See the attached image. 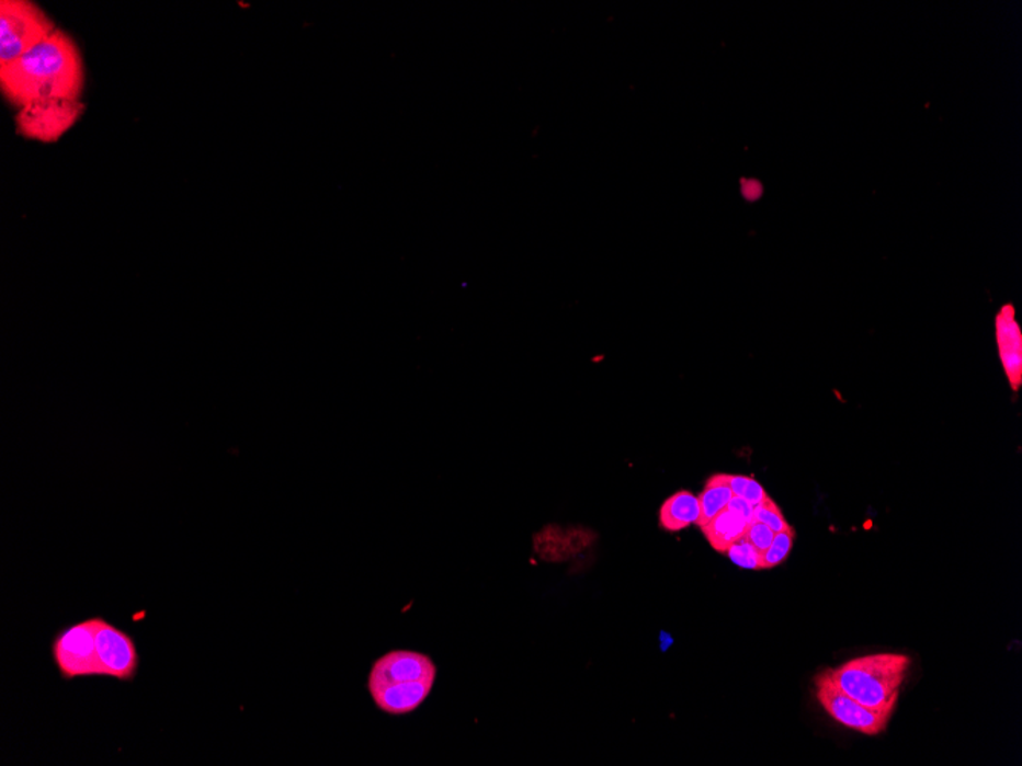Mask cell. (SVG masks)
<instances>
[{"instance_id": "1", "label": "cell", "mask_w": 1022, "mask_h": 766, "mask_svg": "<svg viewBox=\"0 0 1022 766\" xmlns=\"http://www.w3.org/2000/svg\"><path fill=\"white\" fill-rule=\"evenodd\" d=\"M83 83L79 48L59 28L18 60L0 66L3 95L21 110L38 102L79 100Z\"/></svg>"}, {"instance_id": "2", "label": "cell", "mask_w": 1022, "mask_h": 766, "mask_svg": "<svg viewBox=\"0 0 1022 766\" xmlns=\"http://www.w3.org/2000/svg\"><path fill=\"white\" fill-rule=\"evenodd\" d=\"M439 668L431 656L412 650H393L373 664L367 690L383 713H413L429 698Z\"/></svg>"}, {"instance_id": "3", "label": "cell", "mask_w": 1022, "mask_h": 766, "mask_svg": "<svg viewBox=\"0 0 1022 766\" xmlns=\"http://www.w3.org/2000/svg\"><path fill=\"white\" fill-rule=\"evenodd\" d=\"M909 667L911 658L904 653H873L827 672L832 683L854 701L893 716Z\"/></svg>"}, {"instance_id": "4", "label": "cell", "mask_w": 1022, "mask_h": 766, "mask_svg": "<svg viewBox=\"0 0 1022 766\" xmlns=\"http://www.w3.org/2000/svg\"><path fill=\"white\" fill-rule=\"evenodd\" d=\"M56 30L54 22L29 0L0 2V66L18 60Z\"/></svg>"}, {"instance_id": "5", "label": "cell", "mask_w": 1022, "mask_h": 766, "mask_svg": "<svg viewBox=\"0 0 1022 766\" xmlns=\"http://www.w3.org/2000/svg\"><path fill=\"white\" fill-rule=\"evenodd\" d=\"M95 617L65 626L54 636L52 658L61 679L104 678V671L96 655Z\"/></svg>"}, {"instance_id": "6", "label": "cell", "mask_w": 1022, "mask_h": 766, "mask_svg": "<svg viewBox=\"0 0 1022 766\" xmlns=\"http://www.w3.org/2000/svg\"><path fill=\"white\" fill-rule=\"evenodd\" d=\"M816 698H818L827 714H830V718L834 719L836 722L847 727V729L866 734V736H877V734L884 733L889 721H892V714L870 710V708L863 707L862 704L843 694L832 683L827 671L816 676Z\"/></svg>"}, {"instance_id": "7", "label": "cell", "mask_w": 1022, "mask_h": 766, "mask_svg": "<svg viewBox=\"0 0 1022 766\" xmlns=\"http://www.w3.org/2000/svg\"><path fill=\"white\" fill-rule=\"evenodd\" d=\"M95 645L104 678L134 683L141 658L137 642L129 632L107 621L102 615H96Z\"/></svg>"}, {"instance_id": "8", "label": "cell", "mask_w": 1022, "mask_h": 766, "mask_svg": "<svg viewBox=\"0 0 1022 766\" xmlns=\"http://www.w3.org/2000/svg\"><path fill=\"white\" fill-rule=\"evenodd\" d=\"M84 106L80 100H53L38 102L22 107L15 118L19 134L37 141H57L83 114Z\"/></svg>"}, {"instance_id": "9", "label": "cell", "mask_w": 1022, "mask_h": 766, "mask_svg": "<svg viewBox=\"0 0 1022 766\" xmlns=\"http://www.w3.org/2000/svg\"><path fill=\"white\" fill-rule=\"evenodd\" d=\"M997 343L1006 377L1013 392H1017L1022 385V335L1012 305H1006L998 312Z\"/></svg>"}, {"instance_id": "10", "label": "cell", "mask_w": 1022, "mask_h": 766, "mask_svg": "<svg viewBox=\"0 0 1022 766\" xmlns=\"http://www.w3.org/2000/svg\"><path fill=\"white\" fill-rule=\"evenodd\" d=\"M700 501L692 491L681 490L663 502L658 511V524L668 533H679L699 524Z\"/></svg>"}, {"instance_id": "11", "label": "cell", "mask_w": 1022, "mask_h": 766, "mask_svg": "<svg viewBox=\"0 0 1022 766\" xmlns=\"http://www.w3.org/2000/svg\"><path fill=\"white\" fill-rule=\"evenodd\" d=\"M747 522L745 518L735 514L734 511L724 510L716 514L708 524L702 526L704 537L715 551L726 555L727 549L745 537L747 531Z\"/></svg>"}, {"instance_id": "12", "label": "cell", "mask_w": 1022, "mask_h": 766, "mask_svg": "<svg viewBox=\"0 0 1022 766\" xmlns=\"http://www.w3.org/2000/svg\"><path fill=\"white\" fill-rule=\"evenodd\" d=\"M731 498H734V493L726 483H716L707 479L706 487L699 496L700 518L696 525L702 528V526L708 524L716 514L727 508Z\"/></svg>"}, {"instance_id": "13", "label": "cell", "mask_w": 1022, "mask_h": 766, "mask_svg": "<svg viewBox=\"0 0 1022 766\" xmlns=\"http://www.w3.org/2000/svg\"><path fill=\"white\" fill-rule=\"evenodd\" d=\"M795 529L790 526L785 531L774 534L772 545L761 555V570H773L788 559L795 544Z\"/></svg>"}, {"instance_id": "14", "label": "cell", "mask_w": 1022, "mask_h": 766, "mask_svg": "<svg viewBox=\"0 0 1022 766\" xmlns=\"http://www.w3.org/2000/svg\"><path fill=\"white\" fill-rule=\"evenodd\" d=\"M731 563L737 564L741 570H761V552L750 544L746 537L735 541L726 551Z\"/></svg>"}, {"instance_id": "15", "label": "cell", "mask_w": 1022, "mask_h": 766, "mask_svg": "<svg viewBox=\"0 0 1022 766\" xmlns=\"http://www.w3.org/2000/svg\"><path fill=\"white\" fill-rule=\"evenodd\" d=\"M753 514L754 521L761 522V524L769 526V528L774 533L785 531V529H788L790 526H792L787 521H785L784 514H782V511L780 506H777L776 502H774L773 499L769 496H766L765 501L761 502L760 505L754 506Z\"/></svg>"}, {"instance_id": "16", "label": "cell", "mask_w": 1022, "mask_h": 766, "mask_svg": "<svg viewBox=\"0 0 1022 766\" xmlns=\"http://www.w3.org/2000/svg\"><path fill=\"white\" fill-rule=\"evenodd\" d=\"M774 534L776 533L772 531L769 526L761 524V522L753 521L752 524L747 526L745 537L762 555V552L766 551L770 545H772Z\"/></svg>"}, {"instance_id": "17", "label": "cell", "mask_w": 1022, "mask_h": 766, "mask_svg": "<svg viewBox=\"0 0 1022 766\" xmlns=\"http://www.w3.org/2000/svg\"><path fill=\"white\" fill-rule=\"evenodd\" d=\"M738 498H742L745 501L749 502L750 505L757 506L760 505L761 502L765 501L766 493L765 490L762 489L761 483L757 481V479L749 478L745 490H742L741 496Z\"/></svg>"}, {"instance_id": "18", "label": "cell", "mask_w": 1022, "mask_h": 766, "mask_svg": "<svg viewBox=\"0 0 1022 766\" xmlns=\"http://www.w3.org/2000/svg\"><path fill=\"white\" fill-rule=\"evenodd\" d=\"M727 510L734 511L739 517L745 518L747 524H752L754 521V506L750 505L749 502L745 501L742 498H731L729 505H727Z\"/></svg>"}]
</instances>
